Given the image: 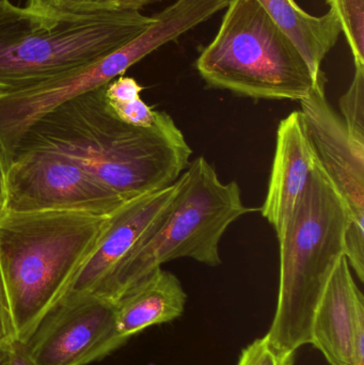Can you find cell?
Segmentation results:
<instances>
[{
    "label": "cell",
    "instance_id": "cell-26",
    "mask_svg": "<svg viewBox=\"0 0 364 365\" xmlns=\"http://www.w3.org/2000/svg\"><path fill=\"white\" fill-rule=\"evenodd\" d=\"M350 365H364V327L360 328L357 334L354 355Z\"/></svg>",
    "mask_w": 364,
    "mask_h": 365
},
{
    "label": "cell",
    "instance_id": "cell-21",
    "mask_svg": "<svg viewBox=\"0 0 364 365\" xmlns=\"http://www.w3.org/2000/svg\"><path fill=\"white\" fill-rule=\"evenodd\" d=\"M17 340L8 293L0 270V349H9Z\"/></svg>",
    "mask_w": 364,
    "mask_h": 365
},
{
    "label": "cell",
    "instance_id": "cell-9",
    "mask_svg": "<svg viewBox=\"0 0 364 365\" xmlns=\"http://www.w3.org/2000/svg\"><path fill=\"white\" fill-rule=\"evenodd\" d=\"M326 83L322 72L309 96L299 102L301 113L318 164L348 206L345 257L363 283L364 145L350 139L341 115L327 100Z\"/></svg>",
    "mask_w": 364,
    "mask_h": 365
},
{
    "label": "cell",
    "instance_id": "cell-2",
    "mask_svg": "<svg viewBox=\"0 0 364 365\" xmlns=\"http://www.w3.org/2000/svg\"><path fill=\"white\" fill-rule=\"evenodd\" d=\"M154 21L140 11H74L0 1V91L34 85L98 61Z\"/></svg>",
    "mask_w": 364,
    "mask_h": 365
},
{
    "label": "cell",
    "instance_id": "cell-12",
    "mask_svg": "<svg viewBox=\"0 0 364 365\" xmlns=\"http://www.w3.org/2000/svg\"><path fill=\"white\" fill-rule=\"evenodd\" d=\"M316 164L303 115L301 110L293 111L278 126L273 168L261 207L277 237L292 217Z\"/></svg>",
    "mask_w": 364,
    "mask_h": 365
},
{
    "label": "cell",
    "instance_id": "cell-11",
    "mask_svg": "<svg viewBox=\"0 0 364 365\" xmlns=\"http://www.w3.org/2000/svg\"><path fill=\"white\" fill-rule=\"evenodd\" d=\"M180 180L167 188L136 197L108 216L95 249L77 272L66 296L91 293L125 255L147 237L168 214Z\"/></svg>",
    "mask_w": 364,
    "mask_h": 365
},
{
    "label": "cell",
    "instance_id": "cell-5",
    "mask_svg": "<svg viewBox=\"0 0 364 365\" xmlns=\"http://www.w3.org/2000/svg\"><path fill=\"white\" fill-rule=\"evenodd\" d=\"M177 197L160 225L91 292L117 304L137 283L173 259H192L216 267L222 264V236L239 217L254 212L241 199L236 182L224 184L203 156L179 178Z\"/></svg>",
    "mask_w": 364,
    "mask_h": 365
},
{
    "label": "cell",
    "instance_id": "cell-7",
    "mask_svg": "<svg viewBox=\"0 0 364 365\" xmlns=\"http://www.w3.org/2000/svg\"><path fill=\"white\" fill-rule=\"evenodd\" d=\"M209 19L202 0H177L154 14V21L115 53L34 85L0 91V149L10 166L19 141L40 118L64 103L105 87L160 47Z\"/></svg>",
    "mask_w": 364,
    "mask_h": 365
},
{
    "label": "cell",
    "instance_id": "cell-23",
    "mask_svg": "<svg viewBox=\"0 0 364 365\" xmlns=\"http://www.w3.org/2000/svg\"><path fill=\"white\" fill-rule=\"evenodd\" d=\"M8 365H38L32 359L26 343L16 340L9 347Z\"/></svg>",
    "mask_w": 364,
    "mask_h": 365
},
{
    "label": "cell",
    "instance_id": "cell-24",
    "mask_svg": "<svg viewBox=\"0 0 364 365\" xmlns=\"http://www.w3.org/2000/svg\"><path fill=\"white\" fill-rule=\"evenodd\" d=\"M8 202V166L0 149V218L6 212Z\"/></svg>",
    "mask_w": 364,
    "mask_h": 365
},
{
    "label": "cell",
    "instance_id": "cell-27",
    "mask_svg": "<svg viewBox=\"0 0 364 365\" xmlns=\"http://www.w3.org/2000/svg\"><path fill=\"white\" fill-rule=\"evenodd\" d=\"M9 364V349H0V365Z\"/></svg>",
    "mask_w": 364,
    "mask_h": 365
},
{
    "label": "cell",
    "instance_id": "cell-25",
    "mask_svg": "<svg viewBox=\"0 0 364 365\" xmlns=\"http://www.w3.org/2000/svg\"><path fill=\"white\" fill-rule=\"evenodd\" d=\"M164 0H115L113 6L115 9H122V10H136L140 11L145 6L149 4H157Z\"/></svg>",
    "mask_w": 364,
    "mask_h": 365
},
{
    "label": "cell",
    "instance_id": "cell-18",
    "mask_svg": "<svg viewBox=\"0 0 364 365\" xmlns=\"http://www.w3.org/2000/svg\"><path fill=\"white\" fill-rule=\"evenodd\" d=\"M294 361L295 353L278 351L264 336L243 349L237 365H293Z\"/></svg>",
    "mask_w": 364,
    "mask_h": 365
},
{
    "label": "cell",
    "instance_id": "cell-10",
    "mask_svg": "<svg viewBox=\"0 0 364 365\" xmlns=\"http://www.w3.org/2000/svg\"><path fill=\"white\" fill-rule=\"evenodd\" d=\"M128 341L118 329L115 304L88 293L62 298L26 346L38 365H87Z\"/></svg>",
    "mask_w": 364,
    "mask_h": 365
},
{
    "label": "cell",
    "instance_id": "cell-14",
    "mask_svg": "<svg viewBox=\"0 0 364 365\" xmlns=\"http://www.w3.org/2000/svg\"><path fill=\"white\" fill-rule=\"evenodd\" d=\"M186 302L187 295L179 278L158 268L115 304L118 329L130 340L145 328L179 319L185 310Z\"/></svg>",
    "mask_w": 364,
    "mask_h": 365
},
{
    "label": "cell",
    "instance_id": "cell-29",
    "mask_svg": "<svg viewBox=\"0 0 364 365\" xmlns=\"http://www.w3.org/2000/svg\"><path fill=\"white\" fill-rule=\"evenodd\" d=\"M0 1H8V0H0Z\"/></svg>",
    "mask_w": 364,
    "mask_h": 365
},
{
    "label": "cell",
    "instance_id": "cell-28",
    "mask_svg": "<svg viewBox=\"0 0 364 365\" xmlns=\"http://www.w3.org/2000/svg\"><path fill=\"white\" fill-rule=\"evenodd\" d=\"M28 4H49V6H57V4H56V0H28Z\"/></svg>",
    "mask_w": 364,
    "mask_h": 365
},
{
    "label": "cell",
    "instance_id": "cell-19",
    "mask_svg": "<svg viewBox=\"0 0 364 365\" xmlns=\"http://www.w3.org/2000/svg\"><path fill=\"white\" fill-rule=\"evenodd\" d=\"M108 105L121 121L136 128H151L157 120L158 111L153 110L141 98L126 103H108Z\"/></svg>",
    "mask_w": 364,
    "mask_h": 365
},
{
    "label": "cell",
    "instance_id": "cell-16",
    "mask_svg": "<svg viewBox=\"0 0 364 365\" xmlns=\"http://www.w3.org/2000/svg\"><path fill=\"white\" fill-rule=\"evenodd\" d=\"M326 4L339 19L355 66H364V0H326Z\"/></svg>",
    "mask_w": 364,
    "mask_h": 365
},
{
    "label": "cell",
    "instance_id": "cell-17",
    "mask_svg": "<svg viewBox=\"0 0 364 365\" xmlns=\"http://www.w3.org/2000/svg\"><path fill=\"white\" fill-rule=\"evenodd\" d=\"M339 105L350 139L364 145V66H355L354 78Z\"/></svg>",
    "mask_w": 364,
    "mask_h": 365
},
{
    "label": "cell",
    "instance_id": "cell-22",
    "mask_svg": "<svg viewBox=\"0 0 364 365\" xmlns=\"http://www.w3.org/2000/svg\"><path fill=\"white\" fill-rule=\"evenodd\" d=\"M115 0H56V4L61 8L74 11L110 10Z\"/></svg>",
    "mask_w": 364,
    "mask_h": 365
},
{
    "label": "cell",
    "instance_id": "cell-13",
    "mask_svg": "<svg viewBox=\"0 0 364 365\" xmlns=\"http://www.w3.org/2000/svg\"><path fill=\"white\" fill-rule=\"evenodd\" d=\"M364 327V297L346 257L333 270L312 319L310 344L331 365H350L357 334Z\"/></svg>",
    "mask_w": 364,
    "mask_h": 365
},
{
    "label": "cell",
    "instance_id": "cell-4",
    "mask_svg": "<svg viewBox=\"0 0 364 365\" xmlns=\"http://www.w3.org/2000/svg\"><path fill=\"white\" fill-rule=\"evenodd\" d=\"M348 206L326 173L316 164L303 195L278 236L280 281L271 344L296 353L310 344L312 319L323 292L346 252Z\"/></svg>",
    "mask_w": 364,
    "mask_h": 365
},
{
    "label": "cell",
    "instance_id": "cell-15",
    "mask_svg": "<svg viewBox=\"0 0 364 365\" xmlns=\"http://www.w3.org/2000/svg\"><path fill=\"white\" fill-rule=\"evenodd\" d=\"M269 19L292 41L318 79L322 63L342 34L333 9L323 16H313L295 0H256Z\"/></svg>",
    "mask_w": 364,
    "mask_h": 365
},
{
    "label": "cell",
    "instance_id": "cell-8",
    "mask_svg": "<svg viewBox=\"0 0 364 365\" xmlns=\"http://www.w3.org/2000/svg\"><path fill=\"white\" fill-rule=\"evenodd\" d=\"M124 202L75 160L46 150L15 154L6 212H80L110 216Z\"/></svg>",
    "mask_w": 364,
    "mask_h": 365
},
{
    "label": "cell",
    "instance_id": "cell-20",
    "mask_svg": "<svg viewBox=\"0 0 364 365\" xmlns=\"http://www.w3.org/2000/svg\"><path fill=\"white\" fill-rule=\"evenodd\" d=\"M143 88L132 77H117L105 87V96L108 103H126L140 98Z\"/></svg>",
    "mask_w": 364,
    "mask_h": 365
},
{
    "label": "cell",
    "instance_id": "cell-3",
    "mask_svg": "<svg viewBox=\"0 0 364 365\" xmlns=\"http://www.w3.org/2000/svg\"><path fill=\"white\" fill-rule=\"evenodd\" d=\"M108 216L80 212H13L0 218V270L17 340L27 343L68 293L95 249Z\"/></svg>",
    "mask_w": 364,
    "mask_h": 365
},
{
    "label": "cell",
    "instance_id": "cell-1",
    "mask_svg": "<svg viewBox=\"0 0 364 365\" xmlns=\"http://www.w3.org/2000/svg\"><path fill=\"white\" fill-rule=\"evenodd\" d=\"M105 87L43 115L28 128L15 154L31 150L62 154L124 203L175 184L192 154L175 120L158 111L151 128L130 125L111 111Z\"/></svg>",
    "mask_w": 364,
    "mask_h": 365
},
{
    "label": "cell",
    "instance_id": "cell-6",
    "mask_svg": "<svg viewBox=\"0 0 364 365\" xmlns=\"http://www.w3.org/2000/svg\"><path fill=\"white\" fill-rule=\"evenodd\" d=\"M226 9L217 34L196 61L205 83L254 100L307 98L316 79L261 4L229 0Z\"/></svg>",
    "mask_w": 364,
    "mask_h": 365
}]
</instances>
